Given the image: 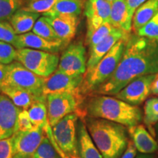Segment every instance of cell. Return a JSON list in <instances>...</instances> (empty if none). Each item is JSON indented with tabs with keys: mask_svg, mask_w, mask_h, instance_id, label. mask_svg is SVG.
<instances>
[{
	"mask_svg": "<svg viewBox=\"0 0 158 158\" xmlns=\"http://www.w3.org/2000/svg\"><path fill=\"white\" fill-rule=\"evenodd\" d=\"M155 135H156V138L158 140V123L156 124L155 127Z\"/></svg>",
	"mask_w": 158,
	"mask_h": 158,
	"instance_id": "b9f144b4",
	"label": "cell"
},
{
	"mask_svg": "<svg viewBox=\"0 0 158 158\" xmlns=\"http://www.w3.org/2000/svg\"><path fill=\"white\" fill-rule=\"evenodd\" d=\"M21 110L0 93V140L12 137L18 131V116Z\"/></svg>",
	"mask_w": 158,
	"mask_h": 158,
	"instance_id": "5bb4252c",
	"label": "cell"
},
{
	"mask_svg": "<svg viewBox=\"0 0 158 158\" xmlns=\"http://www.w3.org/2000/svg\"><path fill=\"white\" fill-rule=\"evenodd\" d=\"M143 121L152 135L156 138L155 127L158 123V96L146 100L143 107Z\"/></svg>",
	"mask_w": 158,
	"mask_h": 158,
	"instance_id": "d4e9b609",
	"label": "cell"
},
{
	"mask_svg": "<svg viewBox=\"0 0 158 158\" xmlns=\"http://www.w3.org/2000/svg\"><path fill=\"white\" fill-rule=\"evenodd\" d=\"M84 76H70L56 70L48 78H45L43 96L46 98L51 94L71 93L86 99L80 92Z\"/></svg>",
	"mask_w": 158,
	"mask_h": 158,
	"instance_id": "9c48e42d",
	"label": "cell"
},
{
	"mask_svg": "<svg viewBox=\"0 0 158 158\" xmlns=\"http://www.w3.org/2000/svg\"><path fill=\"white\" fill-rule=\"evenodd\" d=\"M116 30H117V29L114 27L110 22L105 23L96 30L89 34H86V44L89 45V49L92 48V47L101 42Z\"/></svg>",
	"mask_w": 158,
	"mask_h": 158,
	"instance_id": "83f0119b",
	"label": "cell"
},
{
	"mask_svg": "<svg viewBox=\"0 0 158 158\" xmlns=\"http://www.w3.org/2000/svg\"><path fill=\"white\" fill-rule=\"evenodd\" d=\"M155 76L156 74H151L136 78L114 97L133 106H139L152 94V84Z\"/></svg>",
	"mask_w": 158,
	"mask_h": 158,
	"instance_id": "8fae6325",
	"label": "cell"
},
{
	"mask_svg": "<svg viewBox=\"0 0 158 158\" xmlns=\"http://www.w3.org/2000/svg\"><path fill=\"white\" fill-rule=\"evenodd\" d=\"M77 113L68 114L52 127L56 149L62 158H81L78 150Z\"/></svg>",
	"mask_w": 158,
	"mask_h": 158,
	"instance_id": "5b68a950",
	"label": "cell"
},
{
	"mask_svg": "<svg viewBox=\"0 0 158 158\" xmlns=\"http://www.w3.org/2000/svg\"><path fill=\"white\" fill-rule=\"evenodd\" d=\"M18 35L8 21H0V41L14 46Z\"/></svg>",
	"mask_w": 158,
	"mask_h": 158,
	"instance_id": "d6a6232c",
	"label": "cell"
},
{
	"mask_svg": "<svg viewBox=\"0 0 158 158\" xmlns=\"http://www.w3.org/2000/svg\"><path fill=\"white\" fill-rule=\"evenodd\" d=\"M39 15L38 13L27 11L21 7L11 17L9 23L18 35L25 34L32 30L35 23L39 19Z\"/></svg>",
	"mask_w": 158,
	"mask_h": 158,
	"instance_id": "7402d4cb",
	"label": "cell"
},
{
	"mask_svg": "<svg viewBox=\"0 0 158 158\" xmlns=\"http://www.w3.org/2000/svg\"><path fill=\"white\" fill-rule=\"evenodd\" d=\"M84 98L71 93L51 94L46 97L48 118L51 127L72 113H77L83 108Z\"/></svg>",
	"mask_w": 158,
	"mask_h": 158,
	"instance_id": "ba28073f",
	"label": "cell"
},
{
	"mask_svg": "<svg viewBox=\"0 0 158 158\" xmlns=\"http://www.w3.org/2000/svg\"><path fill=\"white\" fill-rule=\"evenodd\" d=\"M85 0H57L52 9L43 16L72 15L78 16L81 14L84 8Z\"/></svg>",
	"mask_w": 158,
	"mask_h": 158,
	"instance_id": "603a6c76",
	"label": "cell"
},
{
	"mask_svg": "<svg viewBox=\"0 0 158 158\" xmlns=\"http://www.w3.org/2000/svg\"><path fill=\"white\" fill-rule=\"evenodd\" d=\"M152 94L154 95L158 96V72L157 73H156L155 80L152 84Z\"/></svg>",
	"mask_w": 158,
	"mask_h": 158,
	"instance_id": "f35d334b",
	"label": "cell"
},
{
	"mask_svg": "<svg viewBox=\"0 0 158 158\" xmlns=\"http://www.w3.org/2000/svg\"><path fill=\"white\" fill-rule=\"evenodd\" d=\"M15 154L14 135L0 140V158H13Z\"/></svg>",
	"mask_w": 158,
	"mask_h": 158,
	"instance_id": "e575fe53",
	"label": "cell"
},
{
	"mask_svg": "<svg viewBox=\"0 0 158 158\" xmlns=\"http://www.w3.org/2000/svg\"><path fill=\"white\" fill-rule=\"evenodd\" d=\"M64 45L63 42L50 41L38 36L34 32H27L18 35L14 47L16 49L31 48L56 54Z\"/></svg>",
	"mask_w": 158,
	"mask_h": 158,
	"instance_id": "9a60e30c",
	"label": "cell"
},
{
	"mask_svg": "<svg viewBox=\"0 0 158 158\" xmlns=\"http://www.w3.org/2000/svg\"><path fill=\"white\" fill-rule=\"evenodd\" d=\"M127 131L139 152L152 154L158 149V144L155 137L152 135L143 124H139L129 127Z\"/></svg>",
	"mask_w": 158,
	"mask_h": 158,
	"instance_id": "ac0fdd59",
	"label": "cell"
},
{
	"mask_svg": "<svg viewBox=\"0 0 158 158\" xmlns=\"http://www.w3.org/2000/svg\"><path fill=\"white\" fill-rule=\"evenodd\" d=\"M17 50L13 45L0 41V63L9 64L16 59Z\"/></svg>",
	"mask_w": 158,
	"mask_h": 158,
	"instance_id": "836d02e7",
	"label": "cell"
},
{
	"mask_svg": "<svg viewBox=\"0 0 158 158\" xmlns=\"http://www.w3.org/2000/svg\"><path fill=\"white\" fill-rule=\"evenodd\" d=\"M86 48L81 41L73 43L63 53L56 70L70 76H84L86 71Z\"/></svg>",
	"mask_w": 158,
	"mask_h": 158,
	"instance_id": "30bf717a",
	"label": "cell"
},
{
	"mask_svg": "<svg viewBox=\"0 0 158 158\" xmlns=\"http://www.w3.org/2000/svg\"><path fill=\"white\" fill-rule=\"evenodd\" d=\"M7 71V64L0 63V82L2 81L5 78Z\"/></svg>",
	"mask_w": 158,
	"mask_h": 158,
	"instance_id": "ab89813d",
	"label": "cell"
},
{
	"mask_svg": "<svg viewBox=\"0 0 158 158\" xmlns=\"http://www.w3.org/2000/svg\"><path fill=\"white\" fill-rule=\"evenodd\" d=\"M158 12V0H147L136 10L133 19L135 32L147 23Z\"/></svg>",
	"mask_w": 158,
	"mask_h": 158,
	"instance_id": "cb8c5ba5",
	"label": "cell"
},
{
	"mask_svg": "<svg viewBox=\"0 0 158 158\" xmlns=\"http://www.w3.org/2000/svg\"><path fill=\"white\" fill-rule=\"evenodd\" d=\"M35 129L33 127L30 118H29L28 110L21 109L18 116V131L27 132Z\"/></svg>",
	"mask_w": 158,
	"mask_h": 158,
	"instance_id": "d590c367",
	"label": "cell"
},
{
	"mask_svg": "<svg viewBox=\"0 0 158 158\" xmlns=\"http://www.w3.org/2000/svg\"><path fill=\"white\" fill-rule=\"evenodd\" d=\"M135 158H155V156L152 154H141V155H138Z\"/></svg>",
	"mask_w": 158,
	"mask_h": 158,
	"instance_id": "60d3db41",
	"label": "cell"
},
{
	"mask_svg": "<svg viewBox=\"0 0 158 158\" xmlns=\"http://www.w3.org/2000/svg\"><path fill=\"white\" fill-rule=\"evenodd\" d=\"M129 36L120 40L94 68L85 73L80 87L81 94L85 98L92 96L99 86L114 73L121 60Z\"/></svg>",
	"mask_w": 158,
	"mask_h": 158,
	"instance_id": "277c9868",
	"label": "cell"
},
{
	"mask_svg": "<svg viewBox=\"0 0 158 158\" xmlns=\"http://www.w3.org/2000/svg\"><path fill=\"white\" fill-rule=\"evenodd\" d=\"M157 72L158 40L130 34L117 68L92 95L114 96L136 78Z\"/></svg>",
	"mask_w": 158,
	"mask_h": 158,
	"instance_id": "6da1fadb",
	"label": "cell"
},
{
	"mask_svg": "<svg viewBox=\"0 0 158 158\" xmlns=\"http://www.w3.org/2000/svg\"><path fill=\"white\" fill-rule=\"evenodd\" d=\"M133 15L130 13L125 0H116L111 3L109 22L114 27L130 34L133 29Z\"/></svg>",
	"mask_w": 158,
	"mask_h": 158,
	"instance_id": "d6986e66",
	"label": "cell"
},
{
	"mask_svg": "<svg viewBox=\"0 0 158 158\" xmlns=\"http://www.w3.org/2000/svg\"><path fill=\"white\" fill-rule=\"evenodd\" d=\"M86 128L103 158H120L127 148L129 138L127 127L100 118L85 116Z\"/></svg>",
	"mask_w": 158,
	"mask_h": 158,
	"instance_id": "7a4b0ae2",
	"label": "cell"
},
{
	"mask_svg": "<svg viewBox=\"0 0 158 158\" xmlns=\"http://www.w3.org/2000/svg\"><path fill=\"white\" fill-rule=\"evenodd\" d=\"M44 82L45 78L37 76L16 61L7 64V74L2 81L0 82V86L20 89L37 97H43Z\"/></svg>",
	"mask_w": 158,
	"mask_h": 158,
	"instance_id": "52a82bcc",
	"label": "cell"
},
{
	"mask_svg": "<svg viewBox=\"0 0 158 158\" xmlns=\"http://www.w3.org/2000/svg\"><path fill=\"white\" fill-rule=\"evenodd\" d=\"M85 115L100 118L132 127L141 123L143 113L138 106H133L109 95H92L83 105Z\"/></svg>",
	"mask_w": 158,
	"mask_h": 158,
	"instance_id": "3957f363",
	"label": "cell"
},
{
	"mask_svg": "<svg viewBox=\"0 0 158 158\" xmlns=\"http://www.w3.org/2000/svg\"><path fill=\"white\" fill-rule=\"evenodd\" d=\"M105 1L108 2H110V3H112V2H114V1H116V0H105Z\"/></svg>",
	"mask_w": 158,
	"mask_h": 158,
	"instance_id": "7bdbcfd3",
	"label": "cell"
},
{
	"mask_svg": "<svg viewBox=\"0 0 158 158\" xmlns=\"http://www.w3.org/2000/svg\"><path fill=\"white\" fill-rule=\"evenodd\" d=\"M84 15L89 34L100 26L110 21L111 3L105 0H85Z\"/></svg>",
	"mask_w": 158,
	"mask_h": 158,
	"instance_id": "4fadbf2b",
	"label": "cell"
},
{
	"mask_svg": "<svg viewBox=\"0 0 158 158\" xmlns=\"http://www.w3.org/2000/svg\"><path fill=\"white\" fill-rule=\"evenodd\" d=\"M29 118L35 128L43 127L48 122L46 100H40L35 102L28 109Z\"/></svg>",
	"mask_w": 158,
	"mask_h": 158,
	"instance_id": "484cf974",
	"label": "cell"
},
{
	"mask_svg": "<svg viewBox=\"0 0 158 158\" xmlns=\"http://www.w3.org/2000/svg\"><path fill=\"white\" fill-rule=\"evenodd\" d=\"M57 0H29L28 4L23 7L26 10L35 13L45 14L51 10Z\"/></svg>",
	"mask_w": 158,
	"mask_h": 158,
	"instance_id": "4dcf8cb0",
	"label": "cell"
},
{
	"mask_svg": "<svg viewBox=\"0 0 158 158\" xmlns=\"http://www.w3.org/2000/svg\"><path fill=\"white\" fill-rule=\"evenodd\" d=\"M31 158H62L47 136L40 144Z\"/></svg>",
	"mask_w": 158,
	"mask_h": 158,
	"instance_id": "f546056e",
	"label": "cell"
},
{
	"mask_svg": "<svg viewBox=\"0 0 158 158\" xmlns=\"http://www.w3.org/2000/svg\"><path fill=\"white\" fill-rule=\"evenodd\" d=\"M15 60L26 68L43 78H48L57 70L59 55L55 53L31 48L16 49Z\"/></svg>",
	"mask_w": 158,
	"mask_h": 158,
	"instance_id": "8992f818",
	"label": "cell"
},
{
	"mask_svg": "<svg viewBox=\"0 0 158 158\" xmlns=\"http://www.w3.org/2000/svg\"><path fill=\"white\" fill-rule=\"evenodd\" d=\"M32 32L48 40L63 42L62 40L59 39L57 36L52 26L50 24L45 16L40 17L37 19L32 29Z\"/></svg>",
	"mask_w": 158,
	"mask_h": 158,
	"instance_id": "4316f807",
	"label": "cell"
},
{
	"mask_svg": "<svg viewBox=\"0 0 158 158\" xmlns=\"http://www.w3.org/2000/svg\"><path fill=\"white\" fill-rule=\"evenodd\" d=\"M23 4L24 0H0V21H9Z\"/></svg>",
	"mask_w": 158,
	"mask_h": 158,
	"instance_id": "f1b7e54d",
	"label": "cell"
},
{
	"mask_svg": "<svg viewBox=\"0 0 158 158\" xmlns=\"http://www.w3.org/2000/svg\"><path fill=\"white\" fill-rule=\"evenodd\" d=\"M0 93L7 96L15 106L21 109H28L37 100H46L44 97H37L27 91L10 86H0Z\"/></svg>",
	"mask_w": 158,
	"mask_h": 158,
	"instance_id": "44dd1931",
	"label": "cell"
},
{
	"mask_svg": "<svg viewBox=\"0 0 158 158\" xmlns=\"http://www.w3.org/2000/svg\"><path fill=\"white\" fill-rule=\"evenodd\" d=\"M137 151L138 150L136 149L133 141L132 140H129L127 148L124 150V153L122 154V157L120 158H135Z\"/></svg>",
	"mask_w": 158,
	"mask_h": 158,
	"instance_id": "8d00e7d4",
	"label": "cell"
},
{
	"mask_svg": "<svg viewBox=\"0 0 158 158\" xmlns=\"http://www.w3.org/2000/svg\"><path fill=\"white\" fill-rule=\"evenodd\" d=\"M156 158H158V157H156Z\"/></svg>",
	"mask_w": 158,
	"mask_h": 158,
	"instance_id": "ee69618b",
	"label": "cell"
},
{
	"mask_svg": "<svg viewBox=\"0 0 158 158\" xmlns=\"http://www.w3.org/2000/svg\"><path fill=\"white\" fill-rule=\"evenodd\" d=\"M135 34L147 38L158 40V12L149 22L135 32Z\"/></svg>",
	"mask_w": 158,
	"mask_h": 158,
	"instance_id": "1f68e13d",
	"label": "cell"
},
{
	"mask_svg": "<svg viewBox=\"0 0 158 158\" xmlns=\"http://www.w3.org/2000/svg\"><path fill=\"white\" fill-rule=\"evenodd\" d=\"M130 35L117 29L101 42L90 48L87 63H86V73L94 68L96 64L109 52L116 43L124 37H128Z\"/></svg>",
	"mask_w": 158,
	"mask_h": 158,
	"instance_id": "2e32d148",
	"label": "cell"
},
{
	"mask_svg": "<svg viewBox=\"0 0 158 158\" xmlns=\"http://www.w3.org/2000/svg\"><path fill=\"white\" fill-rule=\"evenodd\" d=\"M50 24L52 26L59 38L64 42L65 45L76 36L79 19L78 16L72 15H56L45 16Z\"/></svg>",
	"mask_w": 158,
	"mask_h": 158,
	"instance_id": "e0dca14e",
	"label": "cell"
},
{
	"mask_svg": "<svg viewBox=\"0 0 158 158\" xmlns=\"http://www.w3.org/2000/svg\"><path fill=\"white\" fill-rule=\"evenodd\" d=\"M46 134L43 127L14 134L15 154L13 158H31Z\"/></svg>",
	"mask_w": 158,
	"mask_h": 158,
	"instance_id": "7c38bea8",
	"label": "cell"
},
{
	"mask_svg": "<svg viewBox=\"0 0 158 158\" xmlns=\"http://www.w3.org/2000/svg\"><path fill=\"white\" fill-rule=\"evenodd\" d=\"M77 134L81 158H103L92 141L84 120L80 117L77 124Z\"/></svg>",
	"mask_w": 158,
	"mask_h": 158,
	"instance_id": "ffe728a7",
	"label": "cell"
},
{
	"mask_svg": "<svg viewBox=\"0 0 158 158\" xmlns=\"http://www.w3.org/2000/svg\"><path fill=\"white\" fill-rule=\"evenodd\" d=\"M147 1V0H125L130 13H131L132 15H134L136 10Z\"/></svg>",
	"mask_w": 158,
	"mask_h": 158,
	"instance_id": "74e56055",
	"label": "cell"
}]
</instances>
